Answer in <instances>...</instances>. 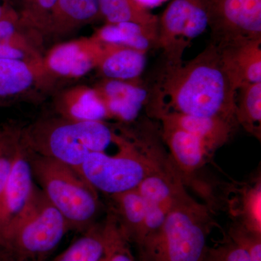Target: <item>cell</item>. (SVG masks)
I'll return each mask as SVG.
<instances>
[{
	"label": "cell",
	"mask_w": 261,
	"mask_h": 261,
	"mask_svg": "<svg viewBox=\"0 0 261 261\" xmlns=\"http://www.w3.org/2000/svg\"><path fill=\"white\" fill-rule=\"evenodd\" d=\"M28 151L34 180L70 231L83 232L95 224L101 207L97 190L73 168Z\"/></svg>",
	"instance_id": "277c9868"
},
{
	"label": "cell",
	"mask_w": 261,
	"mask_h": 261,
	"mask_svg": "<svg viewBox=\"0 0 261 261\" xmlns=\"http://www.w3.org/2000/svg\"><path fill=\"white\" fill-rule=\"evenodd\" d=\"M153 116L160 121L171 123L195 136L213 154L229 140L237 127L226 120L214 117L195 116L176 112H159Z\"/></svg>",
	"instance_id": "9a60e30c"
},
{
	"label": "cell",
	"mask_w": 261,
	"mask_h": 261,
	"mask_svg": "<svg viewBox=\"0 0 261 261\" xmlns=\"http://www.w3.org/2000/svg\"><path fill=\"white\" fill-rule=\"evenodd\" d=\"M211 0H171L158 20L157 47L166 64H179L192 41L208 27Z\"/></svg>",
	"instance_id": "52a82bcc"
},
{
	"label": "cell",
	"mask_w": 261,
	"mask_h": 261,
	"mask_svg": "<svg viewBox=\"0 0 261 261\" xmlns=\"http://www.w3.org/2000/svg\"><path fill=\"white\" fill-rule=\"evenodd\" d=\"M216 47L237 90L247 84L261 82V39L235 41Z\"/></svg>",
	"instance_id": "7c38bea8"
},
{
	"label": "cell",
	"mask_w": 261,
	"mask_h": 261,
	"mask_svg": "<svg viewBox=\"0 0 261 261\" xmlns=\"http://www.w3.org/2000/svg\"><path fill=\"white\" fill-rule=\"evenodd\" d=\"M61 112L72 121H103L111 118L97 91L93 89H78L65 99Z\"/></svg>",
	"instance_id": "44dd1931"
},
{
	"label": "cell",
	"mask_w": 261,
	"mask_h": 261,
	"mask_svg": "<svg viewBox=\"0 0 261 261\" xmlns=\"http://www.w3.org/2000/svg\"><path fill=\"white\" fill-rule=\"evenodd\" d=\"M101 16L107 23L132 22L158 28L159 17L137 0H98Z\"/></svg>",
	"instance_id": "603a6c76"
},
{
	"label": "cell",
	"mask_w": 261,
	"mask_h": 261,
	"mask_svg": "<svg viewBox=\"0 0 261 261\" xmlns=\"http://www.w3.org/2000/svg\"><path fill=\"white\" fill-rule=\"evenodd\" d=\"M214 222L207 205L182 189L157 233L137 248L139 261H201Z\"/></svg>",
	"instance_id": "7a4b0ae2"
},
{
	"label": "cell",
	"mask_w": 261,
	"mask_h": 261,
	"mask_svg": "<svg viewBox=\"0 0 261 261\" xmlns=\"http://www.w3.org/2000/svg\"><path fill=\"white\" fill-rule=\"evenodd\" d=\"M228 237L230 241L248 254L251 261H261V234L237 223L230 228Z\"/></svg>",
	"instance_id": "83f0119b"
},
{
	"label": "cell",
	"mask_w": 261,
	"mask_h": 261,
	"mask_svg": "<svg viewBox=\"0 0 261 261\" xmlns=\"http://www.w3.org/2000/svg\"><path fill=\"white\" fill-rule=\"evenodd\" d=\"M0 261H35V260H25V259L15 258V257L9 256V255H6V254L4 253V252L0 251Z\"/></svg>",
	"instance_id": "836d02e7"
},
{
	"label": "cell",
	"mask_w": 261,
	"mask_h": 261,
	"mask_svg": "<svg viewBox=\"0 0 261 261\" xmlns=\"http://www.w3.org/2000/svg\"><path fill=\"white\" fill-rule=\"evenodd\" d=\"M34 51L27 44H0V58L2 59L18 60L33 63Z\"/></svg>",
	"instance_id": "1f68e13d"
},
{
	"label": "cell",
	"mask_w": 261,
	"mask_h": 261,
	"mask_svg": "<svg viewBox=\"0 0 261 261\" xmlns=\"http://www.w3.org/2000/svg\"><path fill=\"white\" fill-rule=\"evenodd\" d=\"M123 139L104 121L65 118L42 122L23 130L24 145L28 150L56 160L75 171L89 154L106 152L110 146L119 145Z\"/></svg>",
	"instance_id": "3957f363"
},
{
	"label": "cell",
	"mask_w": 261,
	"mask_h": 261,
	"mask_svg": "<svg viewBox=\"0 0 261 261\" xmlns=\"http://www.w3.org/2000/svg\"><path fill=\"white\" fill-rule=\"evenodd\" d=\"M21 1L22 0H10V2H11L13 6L14 7L15 9V8H16L17 5H18Z\"/></svg>",
	"instance_id": "e575fe53"
},
{
	"label": "cell",
	"mask_w": 261,
	"mask_h": 261,
	"mask_svg": "<svg viewBox=\"0 0 261 261\" xmlns=\"http://www.w3.org/2000/svg\"><path fill=\"white\" fill-rule=\"evenodd\" d=\"M238 200L236 216L240 217L239 224L253 232L261 234V184L260 178L241 190Z\"/></svg>",
	"instance_id": "d4e9b609"
},
{
	"label": "cell",
	"mask_w": 261,
	"mask_h": 261,
	"mask_svg": "<svg viewBox=\"0 0 261 261\" xmlns=\"http://www.w3.org/2000/svg\"><path fill=\"white\" fill-rule=\"evenodd\" d=\"M157 32L158 28L132 22L106 23L96 31L92 38L102 44L148 51L157 47Z\"/></svg>",
	"instance_id": "d6986e66"
},
{
	"label": "cell",
	"mask_w": 261,
	"mask_h": 261,
	"mask_svg": "<svg viewBox=\"0 0 261 261\" xmlns=\"http://www.w3.org/2000/svg\"><path fill=\"white\" fill-rule=\"evenodd\" d=\"M97 91L111 118L130 123L140 116L148 101L149 91L137 81L106 80Z\"/></svg>",
	"instance_id": "4fadbf2b"
},
{
	"label": "cell",
	"mask_w": 261,
	"mask_h": 261,
	"mask_svg": "<svg viewBox=\"0 0 261 261\" xmlns=\"http://www.w3.org/2000/svg\"><path fill=\"white\" fill-rule=\"evenodd\" d=\"M70 231L63 215L36 187L28 210L0 245V251L15 258L44 261Z\"/></svg>",
	"instance_id": "8992f818"
},
{
	"label": "cell",
	"mask_w": 261,
	"mask_h": 261,
	"mask_svg": "<svg viewBox=\"0 0 261 261\" xmlns=\"http://www.w3.org/2000/svg\"><path fill=\"white\" fill-rule=\"evenodd\" d=\"M102 51V43L92 37L63 43L49 51L44 68L59 76L79 78L97 68Z\"/></svg>",
	"instance_id": "8fae6325"
},
{
	"label": "cell",
	"mask_w": 261,
	"mask_h": 261,
	"mask_svg": "<svg viewBox=\"0 0 261 261\" xmlns=\"http://www.w3.org/2000/svg\"><path fill=\"white\" fill-rule=\"evenodd\" d=\"M211 44L261 39V0H219L211 3Z\"/></svg>",
	"instance_id": "ba28073f"
},
{
	"label": "cell",
	"mask_w": 261,
	"mask_h": 261,
	"mask_svg": "<svg viewBox=\"0 0 261 261\" xmlns=\"http://www.w3.org/2000/svg\"><path fill=\"white\" fill-rule=\"evenodd\" d=\"M29 28L17 12L0 19V44H27L23 39V31Z\"/></svg>",
	"instance_id": "f1b7e54d"
},
{
	"label": "cell",
	"mask_w": 261,
	"mask_h": 261,
	"mask_svg": "<svg viewBox=\"0 0 261 261\" xmlns=\"http://www.w3.org/2000/svg\"><path fill=\"white\" fill-rule=\"evenodd\" d=\"M149 91V110L195 116L214 117L238 126L237 89L230 80L217 48L207 45L195 58L163 65Z\"/></svg>",
	"instance_id": "6da1fadb"
},
{
	"label": "cell",
	"mask_w": 261,
	"mask_h": 261,
	"mask_svg": "<svg viewBox=\"0 0 261 261\" xmlns=\"http://www.w3.org/2000/svg\"><path fill=\"white\" fill-rule=\"evenodd\" d=\"M218 1H219V0H211V3H217Z\"/></svg>",
	"instance_id": "d590c367"
},
{
	"label": "cell",
	"mask_w": 261,
	"mask_h": 261,
	"mask_svg": "<svg viewBox=\"0 0 261 261\" xmlns=\"http://www.w3.org/2000/svg\"><path fill=\"white\" fill-rule=\"evenodd\" d=\"M17 12L10 0H0V19Z\"/></svg>",
	"instance_id": "d6a6232c"
},
{
	"label": "cell",
	"mask_w": 261,
	"mask_h": 261,
	"mask_svg": "<svg viewBox=\"0 0 261 261\" xmlns=\"http://www.w3.org/2000/svg\"><path fill=\"white\" fill-rule=\"evenodd\" d=\"M23 146V130L15 128L0 130V194Z\"/></svg>",
	"instance_id": "484cf974"
},
{
	"label": "cell",
	"mask_w": 261,
	"mask_h": 261,
	"mask_svg": "<svg viewBox=\"0 0 261 261\" xmlns=\"http://www.w3.org/2000/svg\"><path fill=\"white\" fill-rule=\"evenodd\" d=\"M101 16L98 0H58L46 33L63 34L94 22Z\"/></svg>",
	"instance_id": "ac0fdd59"
},
{
	"label": "cell",
	"mask_w": 261,
	"mask_h": 261,
	"mask_svg": "<svg viewBox=\"0 0 261 261\" xmlns=\"http://www.w3.org/2000/svg\"><path fill=\"white\" fill-rule=\"evenodd\" d=\"M162 137L178 172L190 176L200 170L212 152L195 136L171 123L161 121Z\"/></svg>",
	"instance_id": "5bb4252c"
},
{
	"label": "cell",
	"mask_w": 261,
	"mask_h": 261,
	"mask_svg": "<svg viewBox=\"0 0 261 261\" xmlns=\"http://www.w3.org/2000/svg\"><path fill=\"white\" fill-rule=\"evenodd\" d=\"M130 245L118 223L112 242L102 261H139L132 253Z\"/></svg>",
	"instance_id": "4dcf8cb0"
},
{
	"label": "cell",
	"mask_w": 261,
	"mask_h": 261,
	"mask_svg": "<svg viewBox=\"0 0 261 261\" xmlns=\"http://www.w3.org/2000/svg\"><path fill=\"white\" fill-rule=\"evenodd\" d=\"M201 261H251L248 254L232 242L209 247Z\"/></svg>",
	"instance_id": "f546056e"
},
{
	"label": "cell",
	"mask_w": 261,
	"mask_h": 261,
	"mask_svg": "<svg viewBox=\"0 0 261 261\" xmlns=\"http://www.w3.org/2000/svg\"><path fill=\"white\" fill-rule=\"evenodd\" d=\"M118 227L114 213L102 224L96 223L51 261H102Z\"/></svg>",
	"instance_id": "2e32d148"
},
{
	"label": "cell",
	"mask_w": 261,
	"mask_h": 261,
	"mask_svg": "<svg viewBox=\"0 0 261 261\" xmlns=\"http://www.w3.org/2000/svg\"><path fill=\"white\" fill-rule=\"evenodd\" d=\"M160 162L137 188L145 207V236L141 245L159 231L184 189L176 168H171L172 164L161 166Z\"/></svg>",
	"instance_id": "9c48e42d"
},
{
	"label": "cell",
	"mask_w": 261,
	"mask_h": 261,
	"mask_svg": "<svg viewBox=\"0 0 261 261\" xmlns=\"http://www.w3.org/2000/svg\"><path fill=\"white\" fill-rule=\"evenodd\" d=\"M102 44V54L97 68L106 80H138L145 69L147 51L124 46Z\"/></svg>",
	"instance_id": "e0dca14e"
},
{
	"label": "cell",
	"mask_w": 261,
	"mask_h": 261,
	"mask_svg": "<svg viewBox=\"0 0 261 261\" xmlns=\"http://www.w3.org/2000/svg\"><path fill=\"white\" fill-rule=\"evenodd\" d=\"M34 180L29 151L23 143L0 194V245L28 210L37 187Z\"/></svg>",
	"instance_id": "30bf717a"
},
{
	"label": "cell",
	"mask_w": 261,
	"mask_h": 261,
	"mask_svg": "<svg viewBox=\"0 0 261 261\" xmlns=\"http://www.w3.org/2000/svg\"><path fill=\"white\" fill-rule=\"evenodd\" d=\"M58 0H22L16 8L20 20L37 32L46 33Z\"/></svg>",
	"instance_id": "4316f807"
},
{
	"label": "cell",
	"mask_w": 261,
	"mask_h": 261,
	"mask_svg": "<svg viewBox=\"0 0 261 261\" xmlns=\"http://www.w3.org/2000/svg\"><path fill=\"white\" fill-rule=\"evenodd\" d=\"M116 210L113 211L122 232L128 243L138 247L145 236V207L137 189L111 196Z\"/></svg>",
	"instance_id": "ffe728a7"
},
{
	"label": "cell",
	"mask_w": 261,
	"mask_h": 261,
	"mask_svg": "<svg viewBox=\"0 0 261 261\" xmlns=\"http://www.w3.org/2000/svg\"><path fill=\"white\" fill-rule=\"evenodd\" d=\"M33 63L0 58V98L10 97L28 90L36 81Z\"/></svg>",
	"instance_id": "cb8c5ba5"
},
{
	"label": "cell",
	"mask_w": 261,
	"mask_h": 261,
	"mask_svg": "<svg viewBox=\"0 0 261 261\" xmlns=\"http://www.w3.org/2000/svg\"><path fill=\"white\" fill-rule=\"evenodd\" d=\"M235 117L238 125L260 140L261 82L247 84L238 89Z\"/></svg>",
	"instance_id": "7402d4cb"
},
{
	"label": "cell",
	"mask_w": 261,
	"mask_h": 261,
	"mask_svg": "<svg viewBox=\"0 0 261 261\" xmlns=\"http://www.w3.org/2000/svg\"><path fill=\"white\" fill-rule=\"evenodd\" d=\"M130 141L125 135L116 154L94 152L77 169L97 191L111 196L135 190L159 161L154 149H147V143L138 138Z\"/></svg>",
	"instance_id": "5b68a950"
}]
</instances>
